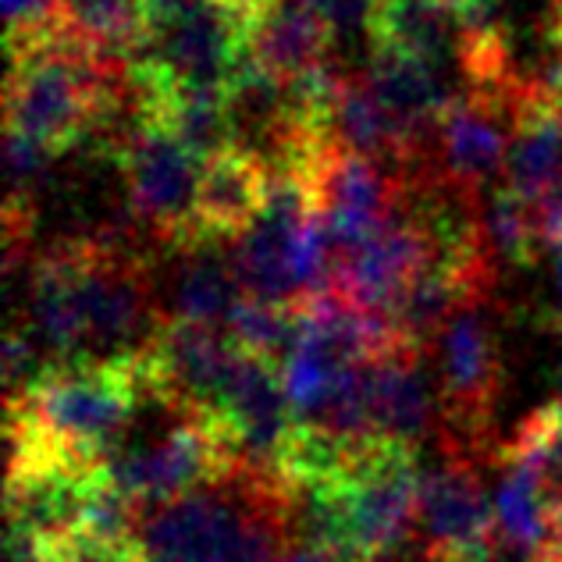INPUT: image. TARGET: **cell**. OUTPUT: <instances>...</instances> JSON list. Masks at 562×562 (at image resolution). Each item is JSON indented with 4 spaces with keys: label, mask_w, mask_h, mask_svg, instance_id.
<instances>
[{
    "label": "cell",
    "mask_w": 562,
    "mask_h": 562,
    "mask_svg": "<svg viewBox=\"0 0 562 562\" xmlns=\"http://www.w3.org/2000/svg\"><path fill=\"white\" fill-rule=\"evenodd\" d=\"M114 57L61 14L36 33L8 40L4 122L61 157L117 111ZM125 68V65H122Z\"/></svg>",
    "instance_id": "obj_1"
},
{
    "label": "cell",
    "mask_w": 562,
    "mask_h": 562,
    "mask_svg": "<svg viewBox=\"0 0 562 562\" xmlns=\"http://www.w3.org/2000/svg\"><path fill=\"white\" fill-rule=\"evenodd\" d=\"M150 403L139 352L111 360L57 363L33 389L8 398V420L29 427L54 456L79 467H103L128 431L136 409Z\"/></svg>",
    "instance_id": "obj_2"
},
{
    "label": "cell",
    "mask_w": 562,
    "mask_h": 562,
    "mask_svg": "<svg viewBox=\"0 0 562 562\" xmlns=\"http://www.w3.org/2000/svg\"><path fill=\"white\" fill-rule=\"evenodd\" d=\"M103 470L136 506L154 509L225 481L228 473L239 470V449L217 413L179 409L175 424L150 441L117 446Z\"/></svg>",
    "instance_id": "obj_3"
},
{
    "label": "cell",
    "mask_w": 562,
    "mask_h": 562,
    "mask_svg": "<svg viewBox=\"0 0 562 562\" xmlns=\"http://www.w3.org/2000/svg\"><path fill=\"white\" fill-rule=\"evenodd\" d=\"M128 211L157 243L175 254L196 249V192L203 160L154 117L136 111L132 128L114 143Z\"/></svg>",
    "instance_id": "obj_4"
},
{
    "label": "cell",
    "mask_w": 562,
    "mask_h": 562,
    "mask_svg": "<svg viewBox=\"0 0 562 562\" xmlns=\"http://www.w3.org/2000/svg\"><path fill=\"white\" fill-rule=\"evenodd\" d=\"M484 303H470L435 338L441 446L452 456L481 460L492 435L495 403L502 392V352Z\"/></svg>",
    "instance_id": "obj_5"
},
{
    "label": "cell",
    "mask_w": 562,
    "mask_h": 562,
    "mask_svg": "<svg viewBox=\"0 0 562 562\" xmlns=\"http://www.w3.org/2000/svg\"><path fill=\"white\" fill-rule=\"evenodd\" d=\"M306 179L314 186L335 249L346 254L398 214L413 175H389L381 160L328 143Z\"/></svg>",
    "instance_id": "obj_6"
},
{
    "label": "cell",
    "mask_w": 562,
    "mask_h": 562,
    "mask_svg": "<svg viewBox=\"0 0 562 562\" xmlns=\"http://www.w3.org/2000/svg\"><path fill=\"white\" fill-rule=\"evenodd\" d=\"M211 413H217L221 424L228 427L235 449H239V467L281 477V452L300 427V413L281 381V363L239 349Z\"/></svg>",
    "instance_id": "obj_7"
},
{
    "label": "cell",
    "mask_w": 562,
    "mask_h": 562,
    "mask_svg": "<svg viewBox=\"0 0 562 562\" xmlns=\"http://www.w3.org/2000/svg\"><path fill=\"white\" fill-rule=\"evenodd\" d=\"M431 260L435 239L427 232L424 217L409 206L406 192V200L392 221H384L371 239L338 254L331 289L346 295L349 303L392 317L395 303L403 300V292L427 271Z\"/></svg>",
    "instance_id": "obj_8"
},
{
    "label": "cell",
    "mask_w": 562,
    "mask_h": 562,
    "mask_svg": "<svg viewBox=\"0 0 562 562\" xmlns=\"http://www.w3.org/2000/svg\"><path fill=\"white\" fill-rule=\"evenodd\" d=\"M516 93L467 90L456 93L438 117L435 146L441 182L477 192V186L495 182L506 171L513 143V103Z\"/></svg>",
    "instance_id": "obj_9"
},
{
    "label": "cell",
    "mask_w": 562,
    "mask_h": 562,
    "mask_svg": "<svg viewBox=\"0 0 562 562\" xmlns=\"http://www.w3.org/2000/svg\"><path fill=\"white\" fill-rule=\"evenodd\" d=\"M417 527L427 538V555L492 549L498 535L495 502L484 495L477 460L446 452V460L424 473Z\"/></svg>",
    "instance_id": "obj_10"
},
{
    "label": "cell",
    "mask_w": 562,
    "mask_h": 562,
    "mask_svg": "<svg viewBox=\"0 0 562 562\" xmlns=\"http://www.w3.org/2000/svg\"><path fill=\"white\" fill-rule=\"evenodd\" d=\"M271 196V168L246 146H228L225 154L203 160L196 192V243L225 246L260 217Z\"/></svg>",
    "instance_id": "obj_11"
},
{
    "label": "cell",
    "mask_w": 562,
    "mask_h": 562,
    "mask_svg": "<svg viewBox=\"0 0 562 562\" xmlns=\"http://www.w3.org/2000/svg\"><path fill=\"white\" fill-rule=\"evenodd\" d=\"M363 374L374 435L417 446L435 420V395L424 374V349L403 342L367 360Z\"/></svg>",
    "instance_id": "obj_12"
},
{
    "label": "cell",
    "mask_w": 562,
    "mask_h": 562,
    "mask_svg": "<svg viewBox=\"0 0 562 562\" xmlns=\"http://www.w3.org/2000/svg\"><path fill=\"white\" fill-rule=\"evenodd\" d=\"M367 79L395 117V125L403 128V136L413 143V150L424 157V143L435 139L438 117L456 97L441 76V65L406 50L374 47Z\"/></svg>",
    "instance_id": "obj_13"
},
{
    "label": "cell",
    "mask_w": 562,
    "mask_h": 562,
    "mask_svg": "<svg viewBox=\"0 0 562 562\" xmlns=\"http://www.w3.org/2000/svg\"><path fill=\"white\" fill-rule=\"evenodd\" d=\"M335 29L300 0H268L249 19V54L278 82L328 68Z\"/></svg>",
    "instance_id": "obj_14"
},
{
    "label": "cell",
    "mask_w": 562,
    "mask_h": 562,
    "mask_svg": "<svg viewBox=\"0 0 562 562\" xmlns=\"http://www.w3.org/2000/svg\"><path fill=\"white\" fill-rule=\"evenodd\" d=\"M495 460H498V487H495L498 535L520 555L538 559L552 544L549 498H544L538 470L509 446H502L495 452Z\"/></svg>",
    "instance_id": "obj_15"
},
{
    "label": "cell",
    "mask_w": 562,
    "mask_h": 562,
    "mask_svg": "<svg viewBox=\"0 0 562 562\" xmlns=\"http://www.w3.org/2000/svg\"><path fill=\"white\" fill-rule=\"evenodd\" d=\"M367 36L374 47L406 50L446 65L460 57L463 22L435 0H381Z\"/></svg>",
    "instance_id": "obj_16"
},
{
    "label": "cell",
    "mask_w": 562,
    "mask_h": 562,
    "mask_svg": "<svg viewBox=\"0 0 562 562\" xmlns=\"http://www.w3.org/2000/svg\"><path fill=\"white\" fill-rule=\"evenodd\" d=\"M182 257L186 263L171 289V317L225 331L232 310L246 295L232 254H221V246H196L186 249Z\"/></svg>",
    "instance_id": "obj_17"
},
{
    "label": "cell",
    "mask_w": 562,
    "mask_h": 562,
    "mask_svg": "<svg viewBox=\"0 0 562 562\" xmlns=\"http://www.w3.org/2000/svg\"><path fill=\"white\" fill-rule=\"evenodd\" d=\"M481 232L492 257L509 268H530L544 243L541 203H530L513 186H498L481 211Z\"/></svg>",
    "instance_id": "obj_18"
},
{
    "label": "cell",
    "mask_w": 562,
    "mask_h": 562,
    "mask_svg": "<svg viewBox=\"0 0 562 562\" xmlns=\"http://www.w3.org/2000/svg\"><path fill=\"white\" fill-rule=\"evenodd\" d=\"M225 335L232 338L243 352L254 357H268L281 363L289 357L300 335V310L295 303H274V300H257V295H243L239 306L232 310L225 324Z\"/></svg>",
    "instance_id": "obj_19"
},
{
    "label": "cell",
    "mask_w": 562,
    "mask_h": 562,
    "mask_svg": "<svg viewBox=\"0 0 562 562\" xmlns=\"http://www.w3.org/2000/svg\"><path fill=\"white\" fill-rule=\"evenodd\" d=\"M65 14L122 65L146 33V0H65Z\"/></svg>",
    "instance_id": "obj_20"
},
{
    "label": "cell",
    "mask_w": 562,
    "mask_h": 562,
    "mask_svg": "<svg viewBox=\"0 0 562 562\" xmlns=\"http://www.w3.org/2000/svg\"><path fill=\"white\" fill-rule=\"evenodd\" d=\"M506 446L535 463L552 516L549 549H562V417H555L552 409H538L535 417H527L520 424V431Z\"/></svg>",
    "instance_id": "obj_21"
},
{
    "label": "cell",
    "mask_w": 562,
    "mask_h": 562,
    "mask_svg": "<svg viewBox=\"0 0 562 562\" xmlns=\"http://www.w3.org/2000/svg\"><path fill=\"white\" fill-rule=\"evenodd\" d=\"M300 4H306L317 19L328 22L335 33H349V29L371 33V22L381 0H300Z\"/></svg>",
    "instance_id": "obj_22"
},
{
    "label": "cell",
    "mask_w": 562,
    "mask_h": 562,
    "mask_svg": "<svg viewBox=\"0 0 562 562\" xmlns=\"http://www.w3.org/2000/svg\"><path fill=\"white\" fill-rule=\"evenodd\" d=\"M8 8V40L36 33L65 14V0H4Z\"/></svg>",
    "instance_id": "obj_23"
},
{
    "label": "cell",
    "mask_w": 562,
    "mask_h": 562,
    "mask_svg": "<svg viewBox=\"0 0 562 562\" xmlns=\"http://www.w3.org/2000/svg\"><path fill=\"white\" fill-rule=\"evenodd\" d=\"M435 4L456 14L460 22L473 25V22H487V14L498 8V0H435Z\"/></svg>",
    "instance_id": "obj_24"
},
{
    "label": "cell",
    "mask_w": 562,
    "mask_h": 562,
    "mask_svg": "<svg viewBox=\"0 0 562 562\" xmlns=\"http://www.w3.org/2000/svg\"><path fill=\"white\" fill-rule=\"evenodd\" d=\"M427 562H495V544H492V549H473V552H452V555H427Z\"/></svg>",
    "instance_id": "obj_25"
},
{
    "label": "cell",
    "mask_w": 562,
    "mask_h": 562,
    "mask_svg": "<svg viewBox=\"0 0 562 562\" xmlns=\"http://www.w3.org/2000/svg\"><path fill=\"white\" fill-rule=\"evenodd\" d=\"M552 249H555V306H559V321H562V243H555Z\"/></svg>",
    "instance_id": "obj_26"
},
{
    "label": "cell",
    "mask_w": 562,
    "mask_h": 562,
    "mask_svg": "<svg viewBox=\"0 0 562 562\" xmlns=\"http://www.w3.org/2000/svg\"><path fill=\"white\" fill-rule=\"evenodd\" d=\"M549 40L562 43V0H552V25H549Z\"/></svg>",
    "instance_id": "obj_27"
},
{
    "label": "cell",
    "mask_w": 562,
    "mask_h": 562,
    "mask_svg": "<svg viewBox=\"0 0 562 562\" xmlns=\"http://www.w3.org/2000/svg\"><path fill=\"white\" fill-rule=\"evenodd\" d=\"M555 417H562V363H559V374H555V398H552V406H549Z\"/></svg>",
    "instance_id": "obj_28"
},
{
    "label": "cell",
    "mask_w": 562,
    "mask_h": 562,
    "mask_svg": "<svg viewBox=\"0 0 562 562\" xmlns=\"http://www.w3.org/2000/svg\"><path fill=\"white\" fill-rule=\"evenodd\" d=\"M530 562H562V549H549V552H541L538 559H530Z\"/></svg>",
    "instance_id": "obj_29"
},
{
    "label": "cell",
    "mask_w": 562,
    "mask_h": 562,
    "mask_svg": "<svg viewBox=\"0 0 562 562\" xmlns=\"http://www.w3.org/2000/svg\"><path fill=\"white\" fill-rule=\"evenodd\" d=\"M139 562H175V559H165V555H154V552H139Z\"/></svg>",
    "instance_id": "obj_30"
}]
</instances>
